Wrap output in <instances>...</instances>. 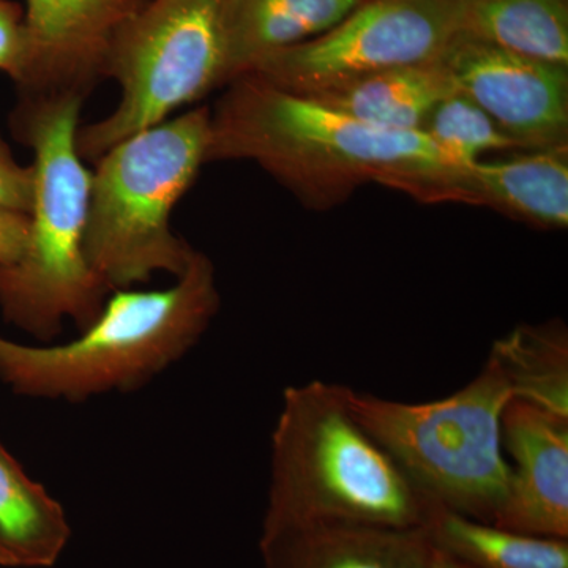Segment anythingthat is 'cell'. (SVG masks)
Returning a JSON list of instances; mask_svg holds the SVG:
<instances>
[{
    "instance_id": "cell-4",
    "label": "cell",
    "mask_w": 568,
    "mask_h": 568,
    "mask_svg": "<svg viewBox=\"0 0 568 568\" xmlns=\"http://www.w3.org/2000/svg\"><path fill=\"white\" fill-rule=\"evenodd\" d=\"M219 310L215 267L196 252L170 287L114 291L65 345H20L0 335V381L17 395L69 403L132 394L185 357Z\"/></svg>"
},
{
    "instance_id": "cell-24",
    "label": "cell",
    "mask_w": 568,
    "mask_h": 568,
    "mask_svg": "<svg viewBox=\"0 0 568 568\" xmlns=\"http://www.w3.org/2000/svg\"><path fill=\"white\" fill-rule=\"evenodd\" d=\"M429 568H470L466 564L459 562L458 559L452 558L446 552L439 551L433 547V559Z\"/></svg>"
},
{
    "instance_id": "cell-1",
    "label": "cell",
    "mask_w": 568,
    "mask_h": 568,
    "mask_svg": "<svg viewBox=\"0 0 568 568\" xmlns=\"http://www.w3.org/2000/svg\"><path fill=\"white\" fill-rule=\"evenodd\" d=\"M211 112L207 163L248 160L315 209L383 183L424 203L473 204L467 164L425 132L377 129L254 73L231 81Z\"/></svg>"
},
{
    "instance_id": "cell-17",
    "label": "cell",
    "mask_w": 568,
    "mask_h": 568,
    "mask_svg": "<svg viewBox=\"0 0 568 568\" xmlns=\"http://www.w3.org/2000/svg\"><path fill=\"white\" fill-rule=\"evenodd\" d=\"M424 532L433 547L470 568H568V540L500 528L433 504Z\"/></svg>"
},
{
    "instance_id": "cell-7",
    "label": "cell",
    "mask_w": 568,
    "mask_h": 568,
    "mask_svg": "<svg viewBox=\"0 0 568 568\" xmlns=\"http://www.w3.org/2000/svg\"><path fill=\"white\" fill-rule=\"evenodd\" d=\"M104 74L122 93L111 114L78 130L81 159L93 163L230 84L227 0H142L112 37Z\"/></svg>"
},
{
    "instance_id": "cell-16",
    "label": "cell",
    "mask_w": 568,
    "mask_h": 568,
    "mask_svg": "<svg viewBox=\"0 0 568 568\" xmlns=\"http://www.w3.org/2000/svg\"><path fill=\"white\" fill-rule=\"evenodd\" d=\"M70 538L65 508L0 444V544L14 567H54Z\"/></svg>"
},
{
    "instance_id": "cell-8",
    "label": "cell",
    "mask_w": 568,
    "mask_h": 568,
    "mask_svg": "<svg viewBox=\"0 0 568 568\" xmlns=\"http://www.w3.org/2000/svg\"><path fill=\"white\" fill-rule=\"evenodd\" d=\"M465 0H365L331 31L274 52L248 73L312 95L377 71L440 61L462 33Z\"/></svg>"
},
{
    "instance_id": "cell-2",
    "label": "cell",
    "mask_w": 568,
    "mask_h": 568,
    "mask_svg": "<svg viewBox=\"0 0 568 568\" xmlns=\"http://www.w3.org/2000/svg\"><path fill=\"white\" fill-rule=\"evenodd\" d=\"M429 507L355 418L346 386L284 388L261 534L317 525L424 529Z\"/></svg>"
},
{
    "instance_id": "cell-3",
    "label": "cell",
    "mask_w": 568,
    "mask_h": 568,
    "mask_svg": "<svg viewBox=\"0 0 568 568\" xmlns=\"http://www.w3.org/2000/svg\"><path fill=\"white\" fill-rule=\"evenodd\" d=\"M20 129L33 151L29 237L14 264L0 265V308L9 323L40 342L61 334L63 321L80 331L102 313L111 291L85 254L92 173L78 151L84 95H32Z\"/></svg>"
},
{
    "instance_id": "cell-22",
    "label": "cell",
    "mask_w": 568,
    "mask_h": 568,
    "mask_svg": "<svg viewBox=\"0 0 568 568\" xmlns=\"http://www.w3.org/2000/svg\"><path fill=\"white\" fill-rule=\"evenodd\" d=\"M32 197L33 168L21 166L0 138V207L29 213Z\"/></svg>"
},
{
    "instance_id": "cell-11",
    "label": "cell",
    "mask_w": 568,
    "mask_h": 568,
    "mask_svg": "<svg viewBox=\"0 0 568 568\" xmlns=\"http://www.w3.org/2000/svg\"><path fill=\"white\" fill-rule=\"evenodd\" d=\"M142 0H26L33 65L28 91L85 95L104 74L112 37Z\"/></svg>"
},
{
    "instance_id": "cell-10",
    "label": "cell",
    "mask_w": 568,
    "mask_h": 568,
    "mask_svg": "<svg viewBox=\"0 0 568 568\" xmlns=\"http://www.w3.org/2000/svg\"><path fill=\"white\" fill-rule=\"evenodd\" d=\"M503 446L510 473L493 523L568 540V417L514 399L503 414Z\"/></svg>"
},
{
    "instance_id": "cell-13",
    "label": "cell",
    "mask_w": 568,
    "mask_h": 568,
    "mask_svg": "<svg viewBox=\"0 0 568 568\" xmlns=\"http://www.w3.org/2000/svg\"><path fill=\"white\" fill-rule=\"evenodd\" d=\"M474 205H488L548 230L568 224V145L534 149L467 170Z\"/></svg>"
},
{
    "instance_id": "cell-25",
    "label": "cell",
    "mask_w": 568,
    "mask_h": 568,
    "mask_svg": "<svg viewBox=\"0 0 568 568\" xmlns=\"http://www.w3.org/2000/svg\"><path fill=\"white\" fill-rule=\"evenodd\" d=\"M0 567H14L13 559L2 544H0Z\"/></svg>"
},
{
    "instance_id": "cell-20",
    "label": "cell",
    "mask_w": 568,
    "mask_h": 568,
    "mask_svg": "<svg viewBox=\"0 0 568 568\" xmlns=\"http://www.w3.org/2000/svg\"><path fill=\"white\" fill-rule=\"evenodd\" d=\"M424 132L437 148L467 166L487 152L523 151L517 141L462 92L452 93L437 104Z\"/></svg>"
},
{
    "instance_id": "cell-6",
    "label": "cell",
    "mask_w": 568,
    "mask_h": 568,
    "mask_svg": "<svg viewBox=\"0 0 568 568\" xmlns=\"http://www.w3.org/2000/svg\"><path fill=\"white\" fill-rule=\"evenodd\" d=\"M355 418L433 506L495 521L507 495L503 414L514 402L503 369L489 357L454 394L405 403L347 387Z\"/></svg>"
},
{
    "instance_id": "cell-23",
    "label": "cell",
    "mask_w": 568,
    "mask_h": 568,
    "mask_svg": "<svg viewBox=\"0 0 568 568\" xmlns=\"http://www.w3.org/2000/svg\"><path fill=\"white\" fill-rule=\"evenodd\" d=\"M29 213L0 207V265L17 263L29 237Z\"/></svg>"
},
{
    "instance_id": "cell-15",
    "label": "cell",
    "mask_w": 568,
    "mask_h": 568,
    "mask_svg": "<svg viewBox=\"0 0 568 568\" xmlns=\"http://www.w3.org/2000/svg\"><path fill=\"white\" fill-rule=\"evenodd\" d=\"M365 0H227L231 81L331 31Z\"/></svg>"
},
{
    "instance_id": "cell-12",
    "label": "cell",
    "mask_w": 568,
    "mask_h": 568,
    "mask_svg": "<svg viewBox=\"0 0 568 568\" xmlns=\"http://www.w3.org/2000/svg\"><path fill=\"white\" fill-rule=\"evenodd\" d=\"M264 568H429L424 529L317 525L261 534Z\"/></svg>"
},
{
    "instance_id": "cell-19",
    "label": "cell",
    "mask_w": 568,
    "mask_h": 568,
    "mask_svg": "<svg viewBox=\"0 0 568 568\" xmlns=\"http://www.w3.org/2000/svg\"><path fill=\"white\" fill-rule=\"evenodd\" d=\"M488 355L503 369L514 399L568 417L566 324L519 325L496 339Z\"/></svg>"
},
{
    "instance_id": "cell-21",
    "label": "cell",
    "mask_w": 568,
    "mask_h": 568,
    "mask_svg": "<svg viewBox=\"0 0 568 568\" xmlns=\"http://www.w3.org/2000/svg\"><path fill=\"white\" fill-rule=\"evenodd\" d=\"M32 65L31 36L21 11L9 0H0V71H6L26 89L31 81Z\"/></svg>"
},
{
    "instance_id": "cell-5",
    "label": "cell",
    "mask_w": 568,
    "mask_h": 568,
    "mask_svg": "<svg viewBox=\"0 0 568 568\" xmlns=\"http://www.w3.org/2000/svg\"><path fill=\"white\" fill-rule=\"evenodd\" d=\"M211 110L194 108L112 145L95 162L85 254L111 293L155 274L181 276L196 250L173 231L174 207L207 163Z\"/></svg>"
},
{
    "instance_id": "cell-18",
    "label": "cell",
    "mask_w": 568,
    "mask_h": 568,
    "mask_svg": "<svg viewBox=\"0 0 568 568\" xmlns=\"http://www.w3.org/2000/svg\"><path fill=\"white\" fill-rule=\"evenodd\" d=\"M462 33L568 67V0H465Z\"/></svg>"
},
{
    "instance_id": "cell-9",
    "label": "cell",
    "mask_w": 568,
    "mask_h": 568,
    "mask_svg": "<svg viewBox=\"0 0 568 568\" xmlns=\"http://www.w3.org/2000/svg\"><path fill=\"white\" fill-rule=\"evenodd\" d=\"M440 62L523 151L568 141V67L536 61L459 33Z\"/></svg>"
},
{
    "instance_id": "cell-14",
    "label": "cell",
    "mask_w": 568,
    "mask_h": 568,
    "mask_svg": "<svg viewBox=\"0 0 568 568\" xmlns=\"http://www.w3.org/2000/svg\"><path fill=\"white\" fill-rule=\"evenodd\" d=\"M455 92L457 85L437 61L377 71L302 97L377 129L424 132L437 104Z\"/></svg>"
}]
</instances>
